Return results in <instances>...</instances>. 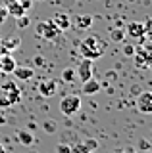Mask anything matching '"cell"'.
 I'll use <instances>...</instances> for the list:
<instances>
[{"instance_id":"obj_1","label":"cell","mask_w":152,"mask_h":153,"mask_svg":"<svg viewBox=\"0 0 152 153\" xmlns=\"http://www.w3.org/2000/svg\"><path fill=\"white\" fill-rule=\"evenodd\" d=\"M106 42L102 40L100 36H87L81 40V44H79V54L81 57H87V59H98V57L104 56V52H106Z\"/></svg>"},{"instance_id":"obj_2","label":"cell","mask_w":152,"mask_h":153,"mask_svg":"<svg viewBox=\"0 0 152 153\" xmlns=\"http://www.w3.org/2000/svg\"><path fill=\"white\" fill-rule=\"evenodd\" d=\"M135 67L137 69L152 71V48L150 46H141L135 48Z\"/></svg>"},{"instance_id":"obj_3","label":"cell","mask_w":152,"mask_h":153,"mask_svg":"<svg viewBox=\"0 0 152 153\" xmlns=\"http://www.w3.org/2000/svg\"><path fill=\"white\" fill-rule=\"evenodd\" d=\"M35 33H37V36L44 38V40H56V38L60 36L62 31L52 23V19H48V21H39V23H37Z\"/></svg>"},{"instance_id":"obj_4","label":"cell","mask_w":152,"mask_h":153,"mask_svg":"<svg viewBox=\"0 0 152 153\" xmlns=\"http://www.w3.org/2000/svg\"><path fill=\"white\" fill-rule=\"evenodd\" d=\"M81 109V98L75 94H69V96H64V98L60 100V111L65 115V117H71V115H75Z\"/></svg>"},{"instance_id":"obj_5","label":"cell","mask_w":152,"mask_h":153,"mask_svg":"<svg viewBox=\"0 0 152 153\" xmlns=\"http://www.w3.org/2000/svg\"><path fill=\"white\" fill-rule=\"evenodd\" d=\"M4 96V98L8 100L12 105L14 103H17L21 100V92H20V88L16 86V82H12V80H8V82H4V86H2V92H0Z\"/></svg>"},{"instance_id":"obj_6","label":"cell","mask_w":152,"mask_h":153,"mask_svg":"<svg viewBox=\"0 0 152 153\" xmlns=\"http://www.w3.org/2000/svg\"><path fill=\"white\" fill-rule=\"evenodd\" d=\"M75 75L81 79V82H85V80H89V79H93V59L81 57V61H79V65H77Z\"/></svg>"},{"instance_id":"obj_7","label":"cell","mask_w":152,"mask_h":153,"mask_svg":"<svg viewBox=\"0 0 152 153\" xmlns=\"http://www.w3.org/2000/svg\"><path fill=\"white\" fill-rule=\"evenodd\" d=\"M137 109L144 115L152 113V92L144 90V92L139 94V98H137Z\"/></svg>"},{"instance_id":"obj_8","label":"cell","mask_w":152,"mask_h":153,"mask_svg":"<svg viewBox=\"0 0 152 153\" xmlns=\"http://www.w3.org/2000/svg\"><path fill=\"white\" fill-rule=\"evenodd\" d=\"M58 92V82L54 79H42L39 82V94L44 96V98H50Z\"/></svg>"},{"instance_id":"obj_9","label":"cell","mask_w":152,"mask_h":153,"mask_svg":"<svg viewBox=\"0 0 152 153\" xmlns=\"http://www.w3.org/2000/svg\"><path fill=\"white\" fill-rule=\"evenodd\" d=\"M125 35L129 38H135V40H142L144 38V25H142V21H131L125 27Z\"/></svg>"},{"instance_id":"obj_10","label":"cell","mask_w":152,"mask_h":153,"mask_svg":"<svg viewBox=\"0 0 152 153\" xmlns=\"http://www.w3.org/2000/svg\"><path fill=\"white\" fill-rule=\"evenodd\" d=\"M52 23H54V25L58 27L62 33H64V31H68V29L71 27V19H69L68 13H56V16L52 17Z\"/></svg>"},{"instance_id":"obj_11","label":"cell","mask_w":152,"mask_h":153,"mask_svg":"<svg viewBox=\"0 0 152 153\" xmlns=\"http://www.w3.org/2000/svg\"><path fill=\"white\" fill-rule=\"evenodd\" d=\"M6 12L10 13V16H14V17H21V16H25V10H23V6L20 4V0H8V4H6Z\"/></svg>"},{"instance_id":"obj_12","label":"cell","mask_w":152,"mask_h":153,"mask_svg":"<svg viewBox=\"0 0 152 153\" xmlns=\"http://www.w3.org/2000/svg\"><path fill=\"white\" fill-rule=\"evenodd\" d=\"M98 90H100V82L94 80V79H89V80H85V82H83L81 92L85 96H94V94H98Z\"/></svg>"},{"instance_id":"obj_13","label":"cell","mask_w":152,"mask_h":153,"mask_svg":"<svg viewBox=\"0 0 152 153\" xmlns=\"http://www.w3.org/2000/svg\"><path fill=\"white\" fill-rule=\"evenodd\" d=\"M14 75H16V79H20V80H31L33 76H35V71H33V67H17L16 65V69H14Z\"/></svg>"},{"instance_id":"obj_14","label":"cell","mask_w":152,"mask_h":153,"mask_svg":"<svg viewBox=\"0 0 152 153\" xmlns=\"http://www.w3.org/2000/svg\"><path fill=\"white\" fill-rule=\"evenodd\" d=\"M0 67H2V73H14V69H16V59H14L12 56L4 54L0 57Z\"/></svg>"},{"instance_id":"obj_15","label":"cell","mask_w":152,"mask_h":153,"mask_svg":"<svg viewBox=\"0 0 152 153\" xmlns=\"http://www.w3.org/2000/svg\"><path fill=\"white\" fill-rule=\"evenodd\" d=\"M75 27L77 29H89L93 25V16H89V13H81V16L75 17Z\"/></svg>"},{"instance_id":"obj_16","label":"cell","mask_w":152,"mask_h":153,"mask_svg":"<svg viewBox=\"0 0 152 153\" xmlns=\"http://www.w3.org/2000/svg\"><path fill=\"white\" fill-rule=\"evenodd\" d=\"M17 142H20L21 146H31V143L35 142V136L27 130H20L17 132Z\"/></svg>"},{"instance_id":"obj_17","label":"cell","mask_w":152,"mask_h":153,"mask_svg":"<svg viewBox=\"0 0 152 153\" xmlns=\"http://www.w3.org/2000/svg\"><path fill=\"white\" fill-rule=\"evenodd\" d=\"M125 29H120V27H112L110 29V38L114 42H123L125 40Z\"/></svg>"},{"instance_id":"obj_18","label":"cell","mask_w":152,"mask_h":153,"mask_svg":"<svg viewBox=\"0 0 152 153\" xmlns=\"http://www.w3.org/2000/svg\"><path fill=\"white\" fill-rule=\"evenodd\" d=\"M62 80H64V82H68V84H71L75 80V69H71V67L64 69V71H62Z\"/></svg>"},{"instance_id":"obj_19","label":"cell","mask_w":152,"mask_h":153,"mask_svg":"<svg viewBox=\"0 0 152 153\" xmlns=\"http://www.w3.org/2000/svg\"><path fill=\"white\" fill-rule=\"evenodd\" d=\"M20 38H17V36H10V38H6V40H4V46H6L8 48V50H14V48H17V46H20Z\"/></svg>"},{"instance_id":"obj_20","label":"cell","mask_w":152,"mask_h":153,"mask_svg":"<svg viewBox=\"0 0 152 153\" xmlns=\"http://www.w3.org/2000/svg\"><path fill=\"white\" fill-rule=\"evenodd\" d=\"M142 25H144V36L152 40V17H148L146 21H142Z\"/></svg>"},{"instance_id":"obj_21","label":"cell","mask_w":152,"mask_h":153,"mask_svg":"<svg viewBox=\"0 0 152 153\" xmlns=\"http://www.w3.org/2000/svg\"><path fill=\"white\" fill-rule=\"evenodd\" d=\"M42 128H44V132L52 134V132H56V123L54 121H44L42 123Z\"/></svg>"},{"instance_id":"obj_22","label":"cell","mask_w":152,"mask_h":153,"mask_svg":"<svg viewBox=\"0 0 152 153\" xmlns=\"http://www.w3.org/2000/svg\"><path fill=\"white\" fill-rule=\"evenodd\" d=\"M71 153H91L85 147V143H75V146H71Z\"/></svg>"},{"instance_id":"obj_23","label":"cell","mask_w":152,"mask_h":153,"mask_svg":"<svg viewBox=\"0 0 152 153\" xmlns=\"http://www.w3.org/2000/svg\"><path fill=\"white\" fill-rule=\"evenodd\" d=\"M56 153H71V146H68V143H58L56 146Z\"/></svg>"},{"instance_id":"obj_24","label":"cell","mask_w":152,"mask_h":153,"mask_svg":"<svg viewBox=\"0 0 152 153\" xmlns=\"http://www.w3.org/2000/svg\"><path fill=\"white\" fill-rule=\"evenodd\" d=\"M27 25H29V17H27V16H21V17H17V27H27Z\"/></svg>"},{"instance_id":"obj_25","label":"cell","mask_w":152,"mask_h":153,"mask_svg":"<svg viewBox=\"0 0 152 153\" xmlns=\"http://www.w3.org/2000/svg\"><path fill=\"white\" fill-rule=\"evenodd\" d=\"M123 54H125V56H133V54H135V46H133V44H125V46H123Z\"/></svg>"},{"instance_id":"obj_26","label":"cell","mask_w":152,"mask_h":153,"mask_svg":"<svg viewBox=\"0 0 152 153\" xmlns=\"http://www.w3.org/2000/svg\"><path fill=\"white\" fill-rule=\"evenodd\" d=\"M85 147H87L89 151H93V149H96V147H98V143L94 142V140H87V142H85Z\"/></svg>"},{"instance_id":"obj_27","label":"cell","mask_w":152,"mask_h":153,"mask_svg":"<svg viewBox=\"0 0 152 153\" xmlns=\"http://www.w3.org/2000/svg\"><path fill=\"white\" fill-rule=\"evenodd\" d=\"M150 143L148 142H144V140H139V149H142V151H144V149H150Z\"/></svg>"},{"instance_id":"obj_28","label":"cell","mask_w":152,"mask_h":153,"mask_svg":"<svg viewBox=\"0 0 152 153\" xmlns=\"http://www.w3.org/2000/svg\"><path fill=\"white\" fill-rule=\"evenodd\" d=\"M20 4H21V6H23V10H25V12H27V10H29V8H31V4H33V0H20Z\"/></svg>"},{"instance_id":"obj_29","label":"cell","mask_w":152,"mask_h":153,"mask_svg":"<svg viewBox=\"0 0 152 153\" xmlns=\"http://www.w3.org/2000/svg\"><path fill=\"white\" fill-rule=\"evenodd\" d=\"M33 61H35V65H37V67H44V57L37 56V57H35V59H33Z\"/></svg>"},{"instance_id":"obj_30","label":"cell","mask_w":152,"mask_h":153,"mask_svg":"<svg viewBox=\"0 0 152 153\" xmlns=\"http://www.w3.org/2000/svg\"><path fill=\"white\" fill-rule=\"evenodd\" d=\"M123 153H139L135 149V147H125V149H123Z\"/></svg>"},{"instance_id":"obj_31","label":"cell","mask_w":152,"mask_h":153,"mask_svg":"<svg viewBox=\"0 0 152 153\" xmlns=\"http://www.w3.org/2000/svg\"><path fill=\"white\" fill-rule=\"evenodd\" d=\"M0 124H6V115L0 111Z\"/></svg>"},{"instance_id":"obj_32","label":"cell","mask_w":152,"mask_h":153,"mask_svg":"<svg viewBox=\"0 0 152 153\" xmlns=\"http://www.w3.org/2000/svg\"><path fill=\"white\" fill-rule=\"evenodd\" d=\"M0 153H6V151H4V147H2V143H0Z\"/></svg>"},{"instance_id":"obj_33","label":"cell","mask_w":152,"mask_h":153,"mask_svg":"<svg viewBox=\"0 0 152 153\" xmlns=\"http://www.w3.org/2000/svg\"><path fill=\"white\" fill-rule=\"evenodd\" d=\"M112 153H123V149H116V151H112Z\"/></svg>"},{"instance_id":"obj_34","label":"cell","mask_w":152,"mask_h":153,"mask_svg":"<svg viewBox=\"0 0 152 153\" xmlns=\"http://www.w3.org/2000/svg\"><path fill=\"white\" fill-rule=\"evenodd\" d=\"M148 153H152V147H150V149H148Z\"/></svg>"},{"instance_id":"obj_35","label":"cell","mask_w":152,"mask_h":153,"mask_svg":"<svg viewBox=\"0 0 152 153\" xmlns=\"http://www.w3.org/2000/svg\"><path fill=\"white\" fill-rule=\"evenodd\" d=\"M0 73H2V67H0Z\"/></svg>"},{"instance_id":"obj_36","label":"cell","mask_w":152,"mask_h":153,"mask_svg":"<svg viewBox=\"0 0 152 153\" xmlns=\"http://www.w3.org/2000/svg\"><path fill=\"white\" fill-rule=\"evenodd\" d=\"M148 46H150V48H152V44H148Z\"/></svg>"}]
</instances>
